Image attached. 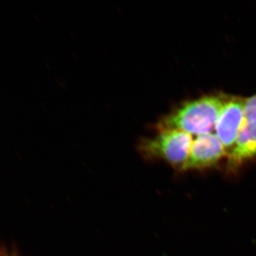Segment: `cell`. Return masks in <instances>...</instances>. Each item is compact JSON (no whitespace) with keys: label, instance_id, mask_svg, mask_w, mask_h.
Segmentation results:
<instances>
[{"label":"cell","instance_id":"cell-1","mask_svg":"<svg viewBox=\"0 0 256 256\" xmlns=\"http://www.w3.org/2000/svg\"><path fill=\"white\" fill-rule=\"evenodd\" d=\"M227 97L223 94H215L186 101L162 117L153 128L156 131H182L191 136L210 133L215 128Z\"/></svg>","mask_w":256,"mask_h":256},{"label":"cell","instance_id":"cell-2","mask_svg":"<svg viewBox=\"0 0 256 256\" xmlns=\"http://www.w3.org/2000/svg\"><path fill=\"white\" fill-rule=\"evenodd\" d=\"M192 136L182 131H156V136L142 138L137 144L138 153L146 161L162 160L182 171L190 154Z\"/></svg>","mask_w":256,"mask_h":256},{"label":"cell","instance_id":"cell-3","mask_svg":"<svg viewBox=\"0 0 256 256\" xmlns=\"http://www.w3.org/2000/svg\"><path fill=\"white\" fill-rule=\"evenodd\" d=\"M246 99L228 96L216 124V134L226 150H232L244 124Z\"/></svg>","mask_w":256,"mask_h":256},{"label":"cell","instance_id":"cell-4","mask_svg":"<svg viewBox=\"0 0 256 256\" xmlns=\"http://www.w3.org/2000/svg\"><path fill=\"white\" fill-rule=\"evenodd\" d=\"M226 151L216 134H200L192 142L188 159L181 172L212 168L220 162Z\"/></svg>","mask_w":256,"mask_h":256},{"label":"cell","instance_id":"cell-5","mask_svg":"<svg viewBox=\"0 0 256 256\" xmlns=\"http://www.w3.org/2000/svg\"><path fill=\"white\" fill-rule=\"evenodd\" d=\"M256 158V124L244 122L232 150L229 152L228 168L238 169L244 163Z\"/></svg>","mask_w":256,"mask_h":256},{"label":"cell","instance_id":"cell-6","mask_svg":"<svg viewBox=\"0 0 256 256\" xmlns=\"http://www.w3.org/2000/svg\"><path fill=\"white\" fill-rule=\"evenodd\" d=\"M244 122L256 124V94L245 100Z\"/></svg>","mask_w":256,"mask_h":256},{"label":"cell","instance_id":"cell-7","mask_svg":"<svg viewBox=\"0 0 256 256\" xmlns=\"http://www.w3.org/2000/svg\"><path fill=\"white\" fill-rule=\"evenodd\" d=\"M2 256H18L16 254H12L11 252H9V250H5L4 254H3Z\"/></svg>","mask_w":256,"mask_h":256}]
</instances>
